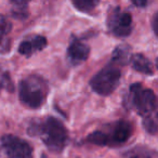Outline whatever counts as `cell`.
I'll return each mask as SVG.
<instances>
[{
	"label": "cell",
	"mask_w": 158,
	"mask_h": 158,
	"mask_svg": "<svg viewBox=\"0 0 158 158\" xmlns=\"http://www.w3.org/2000/svg\"><path fill=\"white\" fill-rule=\"evenodd\" d=\"M35 134H39L42 142L51 152L60 153L64 149L68 140L66 127L54 117H48L41 123L34 127Z\"/></svg>",
	"instance_id": "1"
},
{
	"label": "cell",
	"mask_w": 158,
	"mask_h": 158,
	"mask_svg": "<svg viewBox=\"0 0 158 158\" xmlns=\"http://www.w3.org/2000/svg\"><path fill=\"white\" fill-rule=\"evenodd\" d=\"M110 131L97 130L86 138V141L99 146H119L127 142L132 135L133 128L129 121L118 120L112 125Z\"/></svg>",
	"instance_id": "2"
},
{
	"label": "cell",
	"mask_w": 158,
	"mask_h": 158,
	"mask_svg": "<svg viewBox=\"0 0 158 158\" xmlns=\"http://www.w3.org/2000/svg\"><path fill=\"white\" fill-rule=\"evenodd\" d=\"M47 95V85L40 77L31 76L23 79L19 85L20 101L28 108H38L42 105Z\"/></svg>",
	"instance_id": "3"
},
{
	"label": "cell",
	"mask_w": 158,
	"mask_h": 158,
	"mask_svg": "<svg viewBox=\"0 0 158 158\" xmlns=\"http://www.w3.org/2000/svg\"><path fill=\"white\" fill-rule=\"evenodd\" d=\"M120 77V69L114 64H108L93 76V78L90 80V86L98 94L110 95L118 87Z\"/></svg>",
	"instance_id": "4"
},
{
	"label": "cell",
	"mask_w": 158,
	"mask_h": 158,
	"mask_svg": "<svg viewBox=\"0 0 158 158\" xmlns=\"http://www.w3.org/2000/svg\"><path fill=\"white\" fill-rule=\"evenodd\" d=\"M129 104L139 115L147 117L157 105V99L154 92L145 89L141 84H133L129 89Z\"/></svg>",
	"instance_id": "5"
},
{
	"label": "cell",
	"mask_w": 158,
	"mask_h": 158,
	"mask_svg": "<svg viewBox=\"0 0 158 158\" xmlns=\"http://www.w3.org/2000/svg\"><path fill=\"white\" fill-rule=\"evenodd\" d=\"M107 28L113 36L125 38L132 31V15L126 11H121L120 8H113L108 13Z\"/></svg>",
	"instance_id": "6"
},
{
	"label": "cell",
	"mask_w": 158,
	"mask_h": 158,
	"mask_svg": "<svg viewBox=\"0 0 158 158\" xmlns=\"http://www.w3.org/2000/svg\"><path fill=\"white\" fill-rule=\"evenodd\" d=\"M1 146L8 158H33V148L27 141L7 134L1 138Z\"/></svg>",
	"instance_id": "7"
},
{
	"label": "cell",
	"mask_w": 158,
	"mask_h": 158,
	"mask_svg": "<svg viewBox=\"0 0 158 158\" xmlns=\"http://www.w3.org/2000/svg\"><path fill=\"white\" fill-rule=\"evenodd\" d=\"M90 49L86 44L73 37L67 49V59L72 65L76 66L84 63L89 56Z\"/></svg>",
	"instance_id": "8"
},
{
	"label": "cell",
	"mask_w": 158,
	"mask_h": 158,
	"mask_svg": "<svg viewBox=\"0 0 158 158\" xmlns=\"http://www.w3.org/2000/svg\"><path fill=\"white\" fill-rule=\"evenodd\" d=\"M47 46V39L44 36H35L28 40H23L19 47V53L24 56H31L33 53L41 51Z\"/></svg>",
	"instance_id": "9"
},
{
	"label": "cell",
	"mask_w": 158,
	"mask_h": 158,
	"mask_svg": "<svg viewBox=\"0 0 158 158\" xmlns=\"http://www.w3.org/2000/svg\"><path fill=\"white\" fill-rule=\"evenodd\" d=\"M130 63H131V66L133 67V69H135L136 72L141 73V74H144V75L154 74L153 64L143 54L132 55L131 60H130Z\"/></svg>",
	"instance_id": "10"
},
{
	"label": "cell",
	"mask_w": 158,
	"mask_h": 158,
	"mask_svg": "<svg viewBox=\"0 0 158 158\" xmlns=\"http://www.w3.org/2000/svg\"><path fill=\"white\" fill-rule=\"evenodd\" d=\"M11 31V24L3 15H0V53H6L10 50L11 44L8 35Z\"/></svg>",
	"instance_id": "11"
},
{
	"label": "cell",
	"mask_w": 158,
	"mask_h": 158,
	"mask_svg": "<svg viewBox=\"0 0 158 158\" xmlns=\"http://www.w3.org/2000/svg\"><path fill=\"white\" fill-rule=\"evenodd\" d=\"M130 55V48L127 46H119L113 52V64H119V65H126L131 60Z\"/></svg>",
	"instance_id": "12"
},
{
	"label": "cell",
	"mask_w": 158,
	"mask_h": 158,
	"mask_svg": "<svg viewBox=\"0 0 158 158\" xmlns=\"http://www.w3.org/2000/svg\"><path fill=\"white\" fill-rule=\"evenodd\" d=\"M127 158H153L154 153L152 149L143 146H135L133 149H130L125 154Z\"/></svg>",
	"instance_id": "13"
},
{
	"label": "cell",
	"mask_w": 158,
	"mask_h": 158,
	"mask_svg": "<svg viewBox=\"0 0 158 158\" xmlns=\"http://www.w3.org/2000/svg\"><path fill=\"white\" fill-rule=\"evenodd\" d=\"M12 15L15 19H26L28 16V6L26 2L22 1H15L12 2Z\"/></svg>",
	"instance_id": "14"
},
{
	"label": "cell",
	"mask_w": 158,
	"mask_h": 158,
	"mask_svg": "<svg viewBox=\"0 0 158 158\" xmlns=\"http://www.w3.org/2000/svg\"><path fill=\"white\" fill-rule=\"evenodd\" d=\"M98 5H99L98 1H73V6L78 11L85 12V13L91 12Z\"/></svg>",
	"instance_id": "15"
},
{
	"label": "cell",
	"mask_w": 158,
	"mask_h": 158,
	"mask_svg": "<svg viewBox=\"0 0 158 158\" xmlns=\"http://www.w3.org/2000/svg\"><path fill=\"white\" fill-rule=\"evenodd\" d=\"M152 26H153V31L155 35L158 37V11L154 14L153 21H152Z\"/></svg>",
	"instance_id": "16"
},
{
	"label": "cell",
	"mask_w": 158,
	"mask_h": 158,
	"mask_svg": "<svg viewBox=\"0 0 158 158\" xmlns=\"http://www.w3.org/2000/svg\"><path fill=\"white\" fill-rule=\"evenodd\" d=\"M133 5L136 7H145V6H147V1H134Z\"/></svg>",
	"instance_id": "17"
},
{
	"label": "cell",
	"mask_w": 158,
	"mask_h": 158,
	"mask_svg": "<svg viewBox=\"0 0 158 158\" xmlns=\"http://www.w3.org/2000/svg\"><path fill=\"white\" fill-rule=\"evenodd\" d=\"M155 110H157V113H156V119H154V118H153V117H152V118H153V119H154V120H155V121H156V123H158V103H157V105H156Z\"/></svg>",
	"instance_id": "18"
},
{
	"label": "cell",
	"mask_w": 158,
	"mask_h": 158,
	"mask_svg": "<svg viewBox=\"0 0 158 158\" xmlns=\"http://www.w3.org/2000/svg\"><path fill=\"white\" fill-rule=\"evenodd\" d=\"M157 65H158V57H157Z\"/></svg>",
	"instance_id": "19"
},
{
	"label": "cell",
	"mask_w": 158,
	"mask_h": 158,
	"mask_svg": "<svg viewBox=\"0 0 158 158\" xmlns=\"http://www.w3.org/2000/svg\"><path fill=\"white\" fill-rule=\"evenodd\" d=\"M0 89H1V84H0Z\"/></svg>",
	"instance_id": "20"
}]
</instances>
